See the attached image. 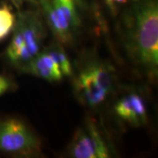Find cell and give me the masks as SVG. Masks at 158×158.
<instances>
[{
	"instance_id": "obj_13",
	"label": "cell",
	"mask_w": 158,
	"mask_h": 158,
	"mask_svg": "<svg viewBox=\"0 0 158 158\" xmlns=\"http://www.w3.org/2000/svg\"><path fill=\"white\" fill-rule=\"evenodd\" d=\"M9 1L18 10H20L23 3V0H9Z\"/></svg>"
},
{
	"instance_id": "obj_11",
	"label": "cell",
	"mask_w": 158,
	"mask_h": 158,
	"mask_svg": "<svg viewBox=\"0 0 158 158\" xmlns=\"http://www.w3.org/2000/svg\"><path fill=\"white\" fill-rule=\"evenodd\" d=\"M15 86L16 84L13 79L8 76L0 74V96L14 90Z\"/></svg>"
},
{
	"instance_id": "obj_9",
	"label": "cell",
	"mask_w": 158,
	"mask_h": 158,
	"mask_svg": "<svg viewBox=\"0 0 158 158\" xmlns=\"http://www.w3.org/2000/svg\"><path fill=\"white\" fill-rule=\"evenodd\" d=\"M46 52L56 62L64 77L71 76L73 74V68L68 54L63 49V45L59 42L51 43L48 46L44 47Z\"/></svg>"
},
{
	"instance_id": "obj_12",
	"label": "cell",
	"mask_w": 158,
	"mask_h": 158,
	"mask_svg": "<svg viewBox=\"0 0 158 158\" xmlns=\"http://www.w3.org/2000/svg\"><path fill=\"white\" fill-rule=\"evenodd\" d=\"M131 1L132 0H105V2L107 5L108 8L114 13L118 11L120 7H123Z\"/></svg>"
},
{
	"instance_id": "obj_3",
	"label": "cell",
	"mask_w": 158,
	"mask_h": 158,
	"mask_svg": "<svg viewBox=\"0 0 158 158\" xmlns=\"http://www.w3.org/2000/svg\"><path fill=\"white\" fill-rule=\"evenodd\" d=\"M115 84L114 70L98 59H89L73 78V92L79 102L86 107H99L108 100Z\"/></svg>"
},
{
	"instance_id": "obj_1",
	"label": "cell",
	"mask_w": 158,
	"mask_h": 158,
	"mask_svg": "<svg viewBox=\"0 0 158 158\" xmlns=\"http://www.w3.org/2000/svg\"><path fill=\"white\" fill-rule=\"evenodd\" d=\"M124 20L123 44L130 60L150 79L158 75L157 0H132Z\"/></svg>"
},
{
	"instance_id": "obj_2",
	"label": "cell",
	"mask_w": 158,
	"mask_h": 158,
	"mask_svg": "<svg viewBox=\"0 0 158 158\" xmlns=\"http://www.w3.org/2000/svg\"><path fill=\"white\" fill-rule=\"evenodd\" d=\"M13 35L5 52L7 62L20 70L44 48V23L36 11H19Z\"/></svg>"
},
{
	"instance_id": "obj_4",
	"label": "cell",
	"mask_w": 158,
	"mask_h": 158,
	"mask_svg": "<svg viewBox=\"0 0 158 158\" xmlns=\"http://www.w3.org/2000/svg\"><path fill=\"white\" fill-rule=\"evenodd\" d=\"M79 0H43L40 5L49 28L62 45L73 43L81 26Z\"/></svg>"
},
{
	"instance_id": "obj_7",
	"label": "cell",
	"mask_w": 158,
	"mask_h": 158,
	"mask_svg": "<svg viewBox=\"0 0 158 158\" xmlns=\"http://www.w3.org/2000/svg\"><path fill=\"white\" fill-rule=\"evenodd\" d=\"M148 102L141 91H126L114 104V116L119 121L131 126H143L148 121Z\"/></svg>"
},
{
	"instance_id": "obj_14",
	"label": "cell",
	"mask_w": 158,
	"mask_h": 158,
	"mask_svg": "<svg viewBox=\"0 0 158 158\" xmlns=\"http://www.w3.org/2000/svg\"><path fill=\"white\" fill-rule=\"evenodd\" d=\"M27 1L30 2H31V3L38 4V5H40V2L43 1V0H27Z\"/></svg>"
},
{
	"instance_id": "obj_6",
	"label": "cell",
	"mask_w": 158,
	"mask_h": 158,
	"mask_svg": "<svg viewBox=\"0 0 158 158\" xmlns=\"http://www.w3.org/2000/svg\"><path fill=\"white\" fill-rule=\"evenodd\" d=\"M68 154L73 158H107L111 155V149L97 124L88 120L75 132Z\"/></svg>"
},
{
	"instance_id": "obj_8",
	"label": "cell",
	"mask_w": 158,
	"mask_h": 158,
	"mask_svg": "<svg viewBox=\"0 0 158 158\" xmlns=\"http://www.w3.org/2000/svg\"><path fill=\"white\" fill-rule=\"evenodd\" d=\"M19 72L37 77L48 82H59L64 78L56 62L44 48Z\"/></svg>"
},
{
	"instance_id": "obj_5",
	"label": "cell",
	"mask_w": 158,
	"mask_h": 158,
	"mask_svg": "<svg viewBox=\"0 0 158 158\" xmlns=\"http://www.w3.org/2000/svg\"><path fill=\"white\" fill-rule=\"evenodd\" d=\"M0 151L22 157L41 154V141L22 120L14 117L0 119Z\"/></svg>"
},
{
	"instance_id": "obj_10",
	"label": "cell",
	"mask_w": 158,
	"mask_h": 158,
	"mask_svg": "<svg viewBox=\"0 0 158 158\" xmlns=\"http://www.w3.org/2000/svg\"><path fill=\"white\" fill-rule=\"evenodd\" d=\"M16 15L8 5H0V41L5 40L13 31Z\"/></svg>"
}]
</instances>
